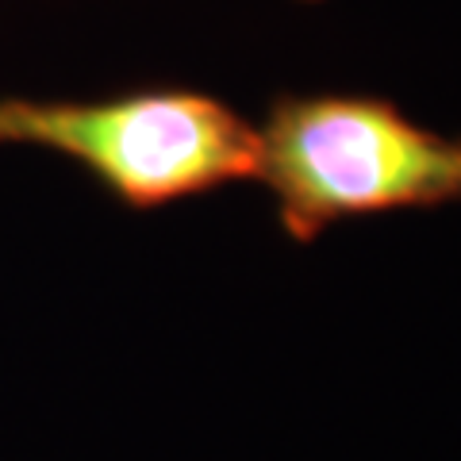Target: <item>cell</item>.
<instances>
[{
    "label": "cell",
    "mask_w": 461,
    "mask_h": 461,
    "mask_svg": "<svg viewBox=\"0 0 461 461\" xmlns=\"http://www.w3.org/2000/svg\"><path fill=\"white\" fill-rule=\"evenodd\" d=\"M304 5H320V0H304Z\"/></svg>",
    "instance_id": "cell-3"
},
{
    "label": "cell",
    "mask_w": 461,
    "mask_h": 461,
    "mask_svg": "<svg viewBox=\"0 0 461 461\" xmlns=\"http://www.w3.org/2000/svg\"><path fill=\"white\" fill-rule=\"evenodd\" d=\"M258 181L281 230L308 247L342 220L461 204V135L381 96L285 93L258 127Z\"/></svg>",
    "instance_id": "cell-1"
},
{
    "label": "cell",
    "mask_w": 461,
    "mask_h": 461,
    "mask_svg": "<svg viewBox=\"0 0 461 461\" xmlns=\"http://www.w3.org/2000/svg\"><path fill=\"white\" fill-rule=\"evenodd\" d=\"M77 162L131 212L258 181V127L200 89H131L100 100L0 96V150Z\"/></svg>",
    "instance_id": "cell-2"
}]
</instances>
